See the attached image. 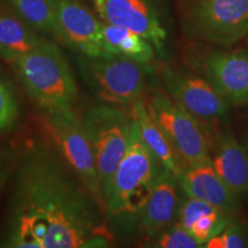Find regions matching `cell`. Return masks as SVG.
Masks as SVG:
<instances>
[{
  "label": "cell",
  "mask_w": 248,
  "mask_h": 248,
  "mask_svg": "<svg viewBox=\"0 0 248 248\" xmlns=\"http://www.w3.org/2000/svg\"><path fill=\"white\" fill-rule=\"evenodd\" d=\"M46 126L64 161L104 209V194L82 120L71 108L46 111Z\"/></svg>",
  "instance_id": "ba28073f"
},
{
  "label": "cell",
  "mask_w": 248,
  "mask_h": 248,
  "mask_svg": "<svg viewBox=\"0 0 248 248\" xmlns=\"http://www.w3.org/2000/svg\"><path fill=\"white\" fill-rule=\"evenodd\" d=\"M102 212L58 148L36 140L23 151L15 166L0 246L105 247L108 240Z\"/></svg>",
  "instance_id": "6da1fadb"
},
{
  "label": "cell",
  "mask_w": 248,
  "mask_h": 248,
  "mask_svg": "<svg viewBox=\"0 0 248 248\" xmlns=\"http://www.w3.org/2000/svg\"><path fill=\"white\" fill-rule=\"evenodd\" d=\"M102 43L107 53L123 57L148 66L154 61V46L147 39L126 28L101 23Z\"/></svg>",
  "instance_id": "e0dca14e"
},
{
  "label": "cell",
  "mask_w": 248,
  "mask_h": 248,
  "mask_svg": "<svg viewBox=\"0 0 248 248\" xmlns=\"http://www.w3.org/2000/svg\"><path fill=\"white\" fill-rule=\"evenodd\" d=\"M248 246V229L231 219L221 232L204 244L206 248H243Z\"/></svg>",
  "instance_id": "44dd1931"
},
{
  "label": "cell",
  "mask_w": 248,
  "mask_h": 248,
  "mask_svg": "<svg viewBox=\"0 0 248 248\" xmlns=\"http://www.w3.org/2000/svg\"><path fill=\"white\" fill-rule=\"evenodd\" d=\"M183 27L191 38L230 46L248 33V0H190Z\"/></svg>",
  "instance_id": "8992f818"
},
{
  "label": "cell",
  "mask_w": 248,
  "mask_h": 248,
  "mask_svg": "<svg viewBox=\"0 0 248 248\" xmlns=\"http://www.w3.org/2000/svg\"><path fill=\"white\" fill-rule=\"evenodd\" d=\"M102 194L122 161L130 141L132 117L115 106H93L82 116Z\"/></svg>",
  "instance_id": "277c9868"
},
{
  "label": "cell",
  "mask_w": 248,
  "mask_h": 248,
  "mask_svg": "<svg viewBox=\"0 0 248 248\" xmlns=\"http://www.w3.org/2000/svg\"><path fill=\"white\" fill-rule=\"evenodd\" d=\"M130 115L137 125L139 136L145 146L153 154L163 169L168 170L178 179L182 172L186 169L185 163L173 150L172 145L170 144L157 123L151 116L146 102L141 98L133 101Z\"/></svg>",
  "instance_id": "2e32d148"
},
{
  "label": "cell",
  "mask_w": 248,
  "mask_h": 248,
  "mask_svg": "<svg viewBox=\"0 0 248 248\" xmlns=\"http://www.w3.org/2000/svg\"><path fill=\"white\" fill-rule=\"evenodd\" d=\"M217 212H221V210L213 207L212 204L204 202L202 200L187 197L184 200L182 199L177 215V222L183 228L190 231L191 226L194 224L197 219H199L200 217L204 215H209V214Z\"/></svg>",
  "instance_id": "603a6c76"
},
{
  "label": "cell",
  "mask_w": 248,
  "mask_h": 248,
  "mask_svg": "<svg viewBox=\"0 0 248 248\" xmlns=\"http://www.w3.org/2000/svg\"><path fill=\"white\" fill-rule=\"evenodd\" d=\"M17 162L16 152L11 148L0 151V193L4 190L8 179L13 175Z\"/></svg>",
  "instance_id": "cb8c5ba5"
},
{
  "label": "cell",
  "mask_w": 248,
  "mask_h": 248,
  "mask_svg": "<svg viewBox=\"0 0 248 248\" xmlns=\"http://www.w3.org/2000/svg\"><path fill=\"white\" fill-rule=\"evenodd\" d=\"M163 82L168 94L200 122L228 120L230 102L203 76L166 68Z\"/></svg>",
  "instance_id": "9c48e42d"
},
{
  "label": "cell",
  "mask_w": 248,
  "mask_h": 248,
  "mask_svg": "<svg viewBox=\"0 0 248 248\" xmlns=\"http://www.w3.org/2000/svg\"><path fill=\"white\" fill-rule=\"evenodd\" d=\"M54 20L55 36L86 57L108 54L102 43L101 23L79 0H47Z\"/></svg>",
  "instance_id": "30bf717a"
},
{
  "label": "cell",
  "mask_w": 248,
  "mask_h": 248,
  "mask_svg": "<svg viewBox=\"0 0 248 248\" xmlns=\"http://www.w3.org/2000/svg\"><path fill=\"white\" fill-rule=\"evenodd\" d=\"M161 169V164L142 142L132 120L128 148L104 194V213L113 233H138Z\"/></svg>",
  "instance_id": "7a4b0ae2"
},
{
  "label": "cell",
  "mask_w": 248,
  "mask_h": 248,
  "mask_svg": "<svg viewBox=\"0 0 248 248\" xmlns=\"http://www.w3.org/2000/svg\"><path fill=\"white\" fill-rule=\"evenodd\" d=\"M20 116V105L11 83L0 74V133L9 131Z\"/></svg>",
  "instance_id": "ffe728a7"
},
{
  "label": "cell",
  "mask_w": 248,
  "mask_h": 248,
  "mask_svg": "<svg viewBox=\"0 0 248 248\" xmlns=\"http://www.w3.org/2000/svg\"><path fill=\"white\" fill-rule=\"evenodd\" d=\"M151 246L157 248H198L202 247L191 232L175 222L152 241Z\"/></svg>",
  "instance_id": "7402d4cb"
},
{
  "label": "cell",
  "mask_w": 248,
  "mask_h": 248,
  "mask_svg": "<svg viewBox=\"0 0 248 248\" xmlns=\"http://www.w3.org/2000/svg\"><path fill=\"white\" fill-rule=\"evenodd\" d=\"M246 40H247V43H248V33H247V36H246Z\"/></svg>",
  "instance_id": "484cf974"
},
{
  "label": "cell",
  "mask_w": 248,
  "mask_h": 248,
  "mask_svg": "<svg viewBox=\"0 0 248 248\" xmlns=\"http://www.w3.org/2000/svg\"><path fill=\"white\" fill-rule=\"evenodd\" d=\"M144 64L117 54L82 57L80 76L100 100L114 106H131L145 88Z\"/></svg>",
  "instance_id": "5b68a950"
},
{
  "label": "cell",
  "mask_w": 248,
  "mask_h": 248,
  "mask_svg": "<svg viewBox=\"0 0 248 248\" xmlns=\"http://www.w3.org/2000/svg\"><path fill=\"white\" fill-rule=\"evenodd\" d=\"M178 182L186 197L202 200L231 217L239 212L240 200L219 178L212 163L187 167Z\"/></svg>",
  "instance_id": "5bb4252c"
},
{
  "label": "cell",
  "mask_w": 248,
  "mask_h": 248,
  "mask_svg": "<svg viewBox=\"0 0 248 248\" xmlns=\"http://www.w3.org/2000/svg\"><path fill=\"white\" fill-rule=\"evenodd\" d=\"M181 191L176 176L161 169L139 225L138 234L145 241L152 244L161 232L177 222Z\"/></svg>",
  "instance_id": "4fadbf2b"
},
{
  "label": "cell",
  "mask_w": 248,
  "mask_h": 248,
  "mask_svg": "<svg viewBox=\"0 0 248 248\" xmlns=\"http://www.w3.org/2000/svg\"><path fill=\"white\" fill-rule=\"evenodd\" d=\"M244 146H245V148H246V151H247V154H248V135H247L246 139H245V144H244Z\"/></svg>",
  "instance_id": "d4e9b609"
},
{
  "label": "cell",
  "mask_w": 248,
  "mask_h": 248,
  "mask_svg": "<svg viewBox=\"0 0 248 248\" xmlns=\"http://www.w3.org/2000/svg\"><path fill=\"white\" fill-rule=\"evenodd\" d=\"M39 38L22 21L9 14H0V57L13 62L30 52Z\"/></svg>",
  "instance_id": "ac0fdd59"
},
{
  "label": "cell",
  "mask_w": 248,
  "mask_h": 248,
  "mask_svg": "<svg viewBox=\"0 0 248 248\" xmlns=\"http://www.w3.org/2000/svg\"><path fill=\"white\" fill-rule=\"evenodd\" d=\"M94 7L105 23L126 28L163 52L167 31L148 0H94Z\"/></svg>",
  "instance_id": "7c38bea8"
},
{
  "label": "cell",
  "mask_w": 248,
  "mask_h": 248,
  "mask_svg": "<svg viewBox=\"0 0 248 248\" xmlns=\"http://www.w3.org/2000/svg\"><path fill=\"white\" fill-rule=\"evenodd\" d=\"M210 163L219 178L239 200L248 195V154L244 144L229 131L216 135Z\"/></svg>",
  "instance_id": "9a60e30c"
},
{
  "label": "cell",
  "mask_w": 248,
  "mask_h": 248,
  "mask_svg": "<svg viewBox=\"0 0 248 248\" xmlns=\"http://www.w3.org/2000/svg\"><path fill=\"white\" fill-rule=\"evenodd\" d=\"M146 106L186 168L210 163L208 136L199 120L177 104L168 93L155 92L148 99Z\"/></svg>",
  "instance_id": "52a82bcc"
},
{
  "label": "cell",
  "mask_w": 248,
  "mask_h": 248,
  "mask_svg": "<svg viewBox=\"0 0 248 248\" xmlns=\"http://www.w3.org/2000/svg\"><path fill=\"white\" fill-rule=\"evenodd\" d=\"M195 67L233 106L248 104V51H216L194 59Z\"/></svg>",
  "instance_id": "8fae6325"
},
{
  "label": "cell",
  "mask_w": 248,
  "mask_h": 248,
  "mask_svg": "<svg viewBox=\"0 0 248 248\" xmlns=\"http://www.w3.org/2000/svg\"><path fill=\"white\" fill-rule=\"evenodd\" d=\"M24 22L55 35L54 20L47 0H7Z\"/></svg>",
  "instance_id": "d6986e66"
},
{
  "label": "cell",
  "mask_w": 248,
  "mask_h": 248,
  "mask_svg": "<svg viewBox=\"0 0 248 248\" xmlns=\"http://www.w3.org/2000/svg\"><path fill=\"white\" fill-rule=\"evenodd\" d=\"M11 64L28 94L45 111L73 106L78 93L75 77L53 43L39 38L35 47Z\"/></svg>",
  "instance_id": "3957f363"
}]
</instances>
